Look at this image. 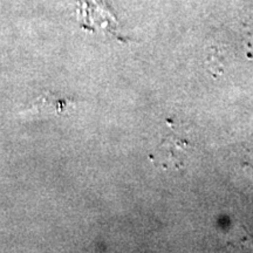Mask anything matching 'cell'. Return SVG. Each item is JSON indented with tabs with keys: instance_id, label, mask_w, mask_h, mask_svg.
<instances>
[{
	"instance_id": "6da1fadb",
	"label": "cell",
	"mask_w": 253,
	"mask_h": 253,
	"mask_svg": "<svg viewBox=\"0 0 253 253\" xmlns=\"http://www.w3.org/2000/svg\"><path fill=\"white\" fill-rule=\"evenodd\" d=\"M74 106L72 100L66 97L56 96L55 94L47 93L41 95L36 102L33 103V109H37L39 113H53L61 115V114Z\"/></svg>"
}]
</instances>
